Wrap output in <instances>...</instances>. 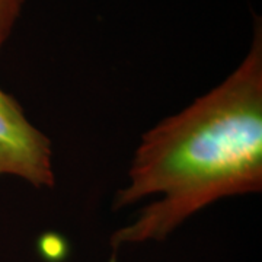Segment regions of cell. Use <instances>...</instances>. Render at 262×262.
Returning <instances> with one entry per match:
<instances>
[{
	"mask_svg": "<svg viewBox=\"0 0 262 262\" xmlns=\"http://www.w3.org/2000/svg\"><path fill=\"white\" fill-rule=\"evenodd\" d=\"M262 191V34L210 92L143 134L113 210L158 196L111 234L110 245L163 242L188 219L227 196Z\"/></svg>",
	"mask_w": 262,
	"mask_h": 262,
	"instance_id": "6da1fadb",
	"label": "cell"
},
{
	"mask_svg": "<svg viewBox=\"0 0 262 262\" xmlns=\"http://www.w3.org/2000/svg\"><path fill=\"white\" fill-rule=\"evenodd\" d=\"M0 177H16L35 188H53L51 140L27 118L22 106L0 89Z\"/></svg>",
	"mask_w": 262,
	"mask_h": 262,
	"instance_id": "7a4b0ae2",
	"label": "cell"
},
{
	"mask_svg": "<svg viewBox=\"0 0 262 262\" xmlns=\"http://www.w3.org/2000/svg\"><path fill=\"white\" fill-rule=\"evenodd\" d=\"M25 0H0V50L9 39Z\"/></svg>",
	"mask_w": 262,
	"mask_h": 262,
	"instance_id": "3957f363",
	"label": "cell"
}]
</instances>
